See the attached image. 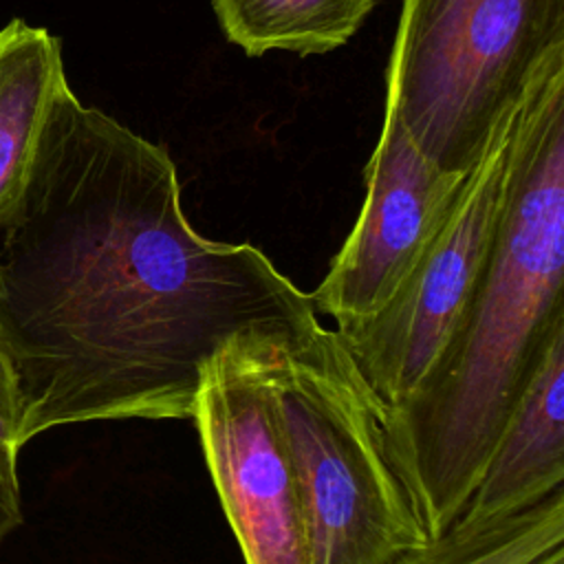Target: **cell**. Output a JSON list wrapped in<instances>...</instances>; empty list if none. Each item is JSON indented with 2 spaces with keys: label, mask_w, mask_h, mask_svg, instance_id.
<instances>
[{
  "label": "cell",
  "mask_w": 564,
  "mask_h": 564,
  "mask_svg": "<svg viewBox=\"0 0 564 564\" xmlns=\"http://www.w3.org/2000/svg\"><path fill=\"white\" fill-rule=\"evenodd\" d=\"M258 247L200 236L176 165L66 86L0 223V341L18 447L53 427L192 419L203 364L231 337L315 319Z\"/></svg>",
  "instance_id": "cell-1"
},
{
  "label": "cell",
  "mask_w": 564,
  "mask_h": 564,
  "mask_svg": "<svg viewBox=\"0 0 564 564\" xmlns=\"http://www.w3.org/2000/svg\"><path fill=\"white\" fill-rule=\"evenodd\" d=\"M564 330V51L522 97L485 269L419 388L386 405L390 460L430 540L460 516L555 333Z\"/></svg>",
  "instance_id": "cell-2"
},
{
  "label": "cell",
  "mask_w": 564,
  "mask_h": 564,
  "mask_svg": "<svg viewBox=\"0 0 564 564\" xmlns=\"http://www.w3.org/2000/svg\"><path fill=\"white\" fill-rule=\"evenodd\" d=\"M295 467L308 564H397L430 542L386 445V403L319 319L262 335Z\"/></svg>",
  "instance_id": "cell-3"
},
{
  "label": "cell",
  "mask_w": 564,
  "mask_h": 564,
  "mask_svg": "<svg viewBox=\"0 0 564 564\" xmlns=\"http://www.w3.org/2000/svg\"><path fill=\"white\" fill-rule=\"evenodd\" d=\"M564 51V0H401L386 106L438 167L469 174Z\"/></svg>",
  "instance_id": "cell-4"
},
{
  "label": "cell",
  "mask_w": 564,
  "mask_h": 564,
  "mask_svg": "<svg viewBox=\"0 0 564 564\" xmlns=\"http://www.w3.org/2000/svg\"><path fill=\"white\" fill-rule=\"evenodd\" d=\"M262 335L231 337L203 364L192 419L245 564H308L302 494Z\"/></svg>",
  "instance_id": "cell-5"
},
{
  "label": "cell",
  "mask_w": 564,
  "mask_h": 564,
  "mask_svg": "<svg viewBox=\"0 0 564 564\" xmlns=\"http://www.w3.org/2000/svg\"><path fill=\"white\" fill-rule=\"evenodd\" d=\"M509 128L469 172L452 212L390 297L375 313L335 326L386 405L419 388L485 269L502 200Z\"/></svg>",
  "instance_id": "cell-6"
},
{
  "label": "cell",
  "mask_w": 564,
  "mask_h": 564,
  "mask_svg": "<svg viewBox=\"0 0 564 564\" xmlns=\"http://www.w3.org/2000/svg\"><path fill=\"white\" fill-rule=\"evenodd\" d=\"M469 174L430 161L383 108L381 132L364 170V205L324 280L308 293L315 313L337 324L375 313L438 231Z\"/></svg>",
  "instance_id": "cell-7"
},
{
  "label": "cell",
  "mask_w": 564,
  "mask_h": 564,
  "mask_svg": "<svg viewBox=\"0 0 564 564\" xmlns=\"http://www.w3.org/2000/svg\"><path fill=\"white\" fill-rule=\"evenodd\" d=\"M564 485V330L555 333L507 416L454 524L522 513Z\"/></svg>",
  "instance_id": "cell-8"
},
{
  "label": "cell",
  "mask_w": 564,
  "mask_h": 564,
  "mask_svg": "<svg viewBox=\"0 0 564 564\" xmlns=\"http://www.w3.org/2000/svg\"><path fill=\"white\" fill-rule=\"evenodd\" d=\"M66 86L57 35L20 18L0 29V223L26 183L51 104Z\"/></svg>",
  "instance_id": "cell-9"
},
{
  "label": "cell",
  "mask_w": 564,
  "mask_h": 564,
  "mask_svg": "<svg viewBox=\"0 0 564 564\" xmlns=\"http://www.w3.org/2000/svg\"><path fill=\"white\" fill-rule=\"evenodd\" d=\"M375 0H212L225 37L249 57L269 51L317 55L344 46Z\"/></svg>",
  "instance_id": "cell-10"
},
{
  "label": "cell",
  "mask_w": 564,
  "mask_h": 564,
  "mask_svg": "<svg viewBox=\"0 0 564 564\" xmlns=\"http://www.w3.org/2000/svg\"><path fill=\"white\" fill-rule=\"evenodd\" d=\"M557 549H564V487L500 522L454 524L397 564H538Z\"/></svg>",
  "instance_id": "cell-11"
},
{
  "label": "cell",
  "mask_w": 564,
  "mask_h": 564,
  "mask_svg": "<svg viewBox=\"0 0 564 564\" xmlns=\"http://www.w3.org/2000/svg\"><path fill=\"white\" fill-rule=\"evenodd\" d=\"M18 388L11 361L0 341V476L18 485Z\"/></svg>",
  "instance_id": "cell-12"
},
{
  "label": "cell",
  "mask_w": 564,
  "mask_h": 564,
  "mask_svg": "<svg viewBox=\"0 0 564 564\" xmlns=\"http://www.w3.org/2000/svg\"><path fill=\"white\" fill-rule=\"evenodd\" d=\"M20 485H13L0 476V544L22 524Z\"/></svg>",
  "instance_id": "cell-13"
},
{
  "label": "cell",
  "mask_w": 564,
  "mask_h": 564,
  "mask_svg": "<svg viewBox=\"0 0 564 564\" xmlns=\"http://www.w3.org/2000/svg\"><path fill=\"white\" fill-rule=\"evenodd\" d=\"M538 564H564V549H557L553 553H549L544 560H540Z\"/></svg>",
  "instance_id": "cell-14"
},
{
  "label": "cell",
  "mask_w": 564,
  "mask_h": 564,
  "mask_svg": "<svg viewBox=\"0 0 564 564\" xmlns=\"http://www.w3.org/2000/svg\"><path fill=\"white\" fill-rule=\"evenodd\" d=\"M375 2H379V0H375Z\"/></svg>",
  "instance_id": "cell-15"
}]
</instances>
